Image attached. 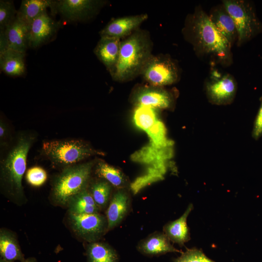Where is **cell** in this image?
Segmentation results:
<instances>
[{"label":"cell","instance_id":"cell-23","mask_svg":"<svg viewBox=\"0 0 262 262\" xmlns=\"http://www.w3.org/2000/svg\"><path fill=\"white\" fill-rule=\"evenodd\" d=\"M88 262H118L116 251L108 244L98 242L89 243L86 247Z\"/></svg>","mask_w":262,"mask_h":262},{"label":"cell","instance_id":"cell-26","mask_svg":"<svg viewBox=\"0 0 262 262\" xmlns=\"http://www.w3.org/2000/svg\"><path fill=\"white\" fill-rule=\"evenodd\" d=\"M146 132L150 138V145L158 148L172 147L173 142L166 136V128L159 119L149 128Z\"/></svg>","mask_w":262,"mask_h":262},{"label":"cell","instance_id":"cell-7","mask_svg":"<svg viewBox=\"0 0 262 262\" xmlns=\"http://www.w3.org/2000/svg\"><path fill=\"white\" fill-rule=\"evenodd\" d=\"M140 75L150 85L163 87L176 82L179 80V71L177 65L169 56L152 55Z\"/></svg>","mask_w":262,"mask_h":262},{"label":"cell","instance_id":"cell-31","mask_svg":"<svg viewBox=\"0 0 262 262\" xmlns=\"http://www.w3.org/2000/svg\"><path fill=\"white\" fill-rule=\"evenodd\" d=\"M26 178L28 182L31 185L35 187L40 186L46 182L47 174L42 167L34 166L27 171Z\"/></svg>","mask_w":262,"mask_h":262},{"label":"cell","instance_id":"cell-19","mask_svg":"<svg viewBox=\"0 0 262 262\" xmlns=\"http://www.w3.org/2000/svg\"><path fill=\"white\" fill-rule=\"evenodd\" d=\"M193 209V204H189L180 218L164 225L163 229L164 233L170 241L182 246L189 241L190 234L187 219Z\"/></svg>","mask_w":262,"mask_h":262},{"label":"cell","instance_id":"cell-15","mask_svg":"<svg viewBox=\"0 0 262 262\" xmlns=\"http://www.w3.org/2000/svg\"><path fill=\"white\" fill-rule=\"evenodd\" d=\"M121 39L108 36H101L94 53L105 66L110 74L117 63L121 45Z\"/></svg>","mask_w":262,"mask_h":262},{"label":"cell","instance_id":"cell-3","mask_svg":"<svg viewBox=\"0 0 262 262\" xmlns=\"http://www.w3.org/2000/svg\"><path fill=\"white\" fill-rule=\"evenodd\" d=\"M152 48L148 33L139 29L121 41L118 59L111 73L113 79L123 82L140 75L152 55Z\"/></svg>","mask_w":262,"mask_h":262},{"label":"cell","instance_id":"cell-6","mask_svg":"<svg viewBox=\"0 0 262 262\" xmlns=\"http://www.w3.org/2000/svg\"><path fill=\"white\" fill-rule=\"evenodd\" d=\"M222 3L232 17L236 28V45L241 46L252 38L260 29L252 6L243 0H224Z\"/></svg>","mask_w":262,"mask_h":262},{"label":"cell","instance_id":"cell-21","mask_svg":"<svg viewBox=\"0 0 262 262\" xmlns=\"http://www.w3.org/2000/svg\"><path fill=\"white\" fill-rule=\"evenodd\" d=\"M25 53L12 49L0 51V67L1 71L12 76L22 75L25 71Z\"/></svg>","mask_w":262,"mask_h":262},{"label":"cell","instance_id":"cell-24","mask_svg":"<svg viewBox=\"0 0 262 262\" xmlns=\"http://www.w3.org/2000/svg\"><path fill=\"white\" fill-rule=\"evenodd\" d=\"M68 204L70 213L77 214L98 213L100 209L87 188L74 196Z\"/></svg>","mask_w":262,"mask_h":262},{"label":"cell","instance_id":"cell-17","mask_svg":"<svg viewBox=\"0 0 262 262\" xmlns=\"http://www.w3.org/2000/svg\"><path fill=\"white\" fill-rule=\"evenodd\" d=\"M130 203L129 196L124 189H119L114 195L106 212L108 230L121 223L128 212Z\"/></svg>","mask_w":262,"mask_h":262},{"label":"cell","instance_id":"cell-4","mask_svg":"<svg viewBox=\"0 0 262 262\" xmlns=\"http://www.w3.org/2000/svg\"><path fill=\"white\" fill-rule=\"evenodd\" d=\"M42 152L54 165L71 166L94 155L103 156V152L94 149L87 143L77 139L46 141Z\"/></svg>","mask_w":262,"mask_h":262},{"label":"cell","instance_id":"cell-11","mask_svg":"<svg viewBox=\"0 0 262 262\" xmlns=\"http://www.w3.org/2000/svg\"><path fill=\"white\" fill-rule=\"evenodd\" d=\"M136 106H143L154 109H170L175 103L174 95L163 87L150 85L138 87L132 96Z\"/></svg>","mask_w":262,"mask_h":262},{"label":"cell","instance_id":"cell-32","mask_svg":"<svg viewBox=\"0 0 262 262\" xmlns=\"http://www.w3.org/2000/svg\"><path fill=\"white\" fill-rule=\"evenodd\" d=\"M260 106L252 131V136L255 140H258L262 136V97L260 98Z\"/></svg>","mask_w":262,"mask_h":262},{"label":"cell","instance_id":"cell-14","mask_svg":"<svg viewBox=\"0 0 262 262\" xmlns=\"http://www.w3.org/2000/svg\"><path fill=\"white\" fill-rule=\"evenodd\" d=\"M148 18L147 14L126 16L113 19L100 32L101 36L127 37L138 29Z\"/></svg>","mask_w":262,"mask_h":262},{"label":"cell","instance_id":"cell-29","mask_svg":"<svg viewBox=\"0 0 262 262\" xmlns=\"http://www.w3.org/2000/svg\"><path fill=\"white\" fill-rule=\"evenodd\" d=\"M17 12L13 1L0 0V32L4 31L13 22Z\"/></svg>","mask_w":262,"mask_h":262},{"label":"cell","instance_id":"cell-34","mask_svg":"<svg viewBox=\"0 0 262 262\" xmlns=\"http://www.w3.org/2000/svg\"><path fill=\"white\" fill-rule=\"evenodd\" d=\"M23 262H36V261L33 258H30L25 260Z\"/></svg>","mask_w":262,"mask_h":262},{"label":"cell","instance_id":"cell-27","mask_svg":"<svg viewBox=\"0 0 262 262\" xmlns=\"http://www.w3.org/2000/svg\"><path fill=\"white\" fill-rule=\"evenodd\" d=\"M156 109L136 106L134 111L133 119L135 125L146 131L158 119Z\"/></svg>","mask_w":262,"mask_h":262},{"label":"cell","instance_id":"cell-9","mask_svg":"<svg viewBox=\"0 0 262 262\" xmlns=\"http://www.w3.org/2000/svg\"><path fill=\"white\" fill-rule=\"evenodd\" d=\"M69 220L73 230L89 243L97 242L108 230L106 217L99 213H70Z\"/></svg>","mask_w":262,"mask_h":262},{"label":"cell","instance_id":"cell-25","mask_svg":"<svg viewBox=\"0 0 262 262\" xmlns=\"http://www.w3.org/2000/svg\"><path fill=\"white\" fill-rule=\"evenodd\" d=\"M95 173L117 188L121 189L127 186V180L123 173L103 161H99L97 164Z\"/></svg>","mask_w":262,"mask_h":262},{"label":"cell","instance_id":"cell-13","mask_svg":"<svg viewBox=\"0 0 262 262\" xmlns=\"http://www.w3.org/2000/svg\"><path fill=\"white\" fill-rule=\"evenodd\" d=\"M59 24L47 11L35 18L29 25L28 46L36 48L49 41L56 34Z\"/></svg>","mask_w":262,"mask_h":262},{"label":"cell","instance_id":"cell-33","mask_svg":"<svg viewBox=\"0 0 262 262\" xmlns=\"http://www.w3.org/2000/svg\"><path fill=\"white\" fill-rule=\"evenodd\" d=\"M8 135V129L6 124L1 119L0 121V146L3 147Z\"/></svg>","mask_w":262,"mask_h":262},{"label":"cell","instance_id":"cell-1","mask_svg":"<svg viewBox=\"0 0 262 262\" xmlns=\"http://www.w3.org/2000/svg\"><path fill=\"white\" fill-rule=\"evenodd\" d=\"M183 31L185 37L198 56L210 57L223 66L232 64V46L201 7H197L187 18Z\"/></svg>","mask_w":262,"mask_h":262},{"label":"cell","instance_id":"cell-35","mask_svg":"<svg viewBox=\"0 0 262 262\" xmlns=\"http://www.w3.org/2000/svg\"><path fill=\"white\" fill-rule=\"evenodd\" d=\"M0 262H10V261L5 260L3 259L0 258Z\"/></svg>","mask_w":262,"mask_h":262},{"label":"cell","instance_id":"cell-16","mask_svg":"<svg viewBox=\"0 0 262 262\" xmlns=\"http://www.w3.org/2000/svg\"><path fill=\"white\" fill-rule=\"evenodd\" d=\"M208 15L215 27L231 46L237 42V33L235 23L222 3L213 7Z\"/></svg>","mask_w":262,"mask_h":262},{"label":"cell","instance_id":"cell-30","mask_svg":"<svg viewBox=\"0 0 262 262\" xmlns=\"http://www.w3.org/2000/svg\"><path fill=\"white\" fill-rule=\"evenodd\" d=\"M174 262H215L196 248L187 249L173 260Z\"/></svg>","mask_w":262,"mask_h":262},{"label":"cell","instance_id":"cell-2","mask_svg":"<svg viewBox=\"0 0 262 262\" xmlns=\"http://www.w3.org/2000/svg\"><path fill=\"white\" fill-rule=\"evenodd\" d=\"M35 139L32 132H21L0 161L1 187L6 196L17 203L24 199L22 179L28 154Z\"/></svg>","mask_w":262,"mask_h":262},{"label":"cell","instance_id":"cell-20","mask_svg":"<svg viewBox=\"0 0 262 262\" xmlns=\"http://www.w3.org/2000/svg\"><path fill=\"white\" fill-rule=\"evenodd\" d=\"M56 2L57 0H23L17 13L30 25L48 8L51 9L52 14H56Z\"/></svg>","mask_w":262,"mask_h":262},{"label":"cell","instance_id":"cell-18","mask_svg":"<svg viewBox=\"0 0 262 262\" xmlns=\"http://www.w3.org/2000/svg\"><path fill=\"white\" fill-rule=\"evenodd\" d=\"M138 251L148 256L160 255L168 252H180L164 233L156 232L142 240L138 245Z\"/></svg>","mask_w":262,"mask_h":262},{"label":"cell","instance_id":"cell-8","mask_svg":"<svg viewBox=\"0 0 262 262\" xmlns=\"http://www.w3.org/2000/svg\"><path fill=\"white\" fill-rule=\"evenodd\" d=\"M205 89L210 103L217 105H226L233 102L237 86L234 78L231 75L213 70L206 82Z\"/></svg>","mask_w":262,"mask_h":262},{"label":"cell","instance_id":"cell-10","mask_svg":"<svg viewBox=\"0 0 262 262\" xmlns=\"http://www.w3.org/2000/svg\"><path fill=\"white\" fill-rule=\"evenodd\" d=\"M104 1L97 0H59L56 2V12L66 20L81 21L94 16Z\"/></svg>","mask_w":262,"mask_h":262},{"label":"cell","instance_id":"cell-22","mask_svg":"<svg viewBox=\"0 0 262 262\" xmlns=\"http://www.w3.org/2000/svg\"><path fill=\"white\" fill-rule=\"evenodd\" d=\"M0 254L1 258L10 262L25 260L14 234L4 229L0 231Z\"/></svg>","mask_w":262,"mask_h":262},{"label":"cell","instance_id":"cell-28","mask_svg":"<svg viewBox=\"0 0 262 262\" xmlns=\"http://www.w3.org/2000/svg\"><path fill=\"white\" fill-rule=\"evenodd\" d=\"M111 191V184L101 180L93 183L90 192L99 209H102L106 207L109 200Z\"/></svg>","mask_w":262,"mask_h":262},{"label":"cell","instance_id":"cell-5","mask_svg":"<svg viewBox=\"0 0 262 262\" xmlns=\"http://www.w3.org/2000/svg\"><path fill=\"white\" fill-rule=\"evenodd\" d=\"M94 165L91 161L66 167L54 181L52 196L54 200L66 205L74 196L86 189Z\"/></svg>","mask_w":262,"mask_h":262},{"label":"cell","instance_id":"cell-12","mask_svg":"<svg viewBox=\"0 0 262 262\" xmlns=\"http://www.w3.org/2000/svg\"><path fill=\"white\" fill-rule=\"evenodd\" d=\"M29 25L18 14L13 22L0 32V51L12 49L25 53L28 46Z\"/></svg>","mask_w":262,"mask_h":262}]
</instances>
